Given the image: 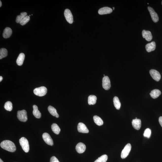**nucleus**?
I'll return each mask as SVG.
<instances>
[{
  "instance_id": "obj_13",
  "label": "nucleus",
  "mask_w": 162,
  "mask_h": 162,
  "mask_svg": "<svg viewBox=\"0 0 162 162\" xmlns=\"http://www.w3.org/2000/svg\"><path fill=\"white\" fill-rule=\"evenodd\" d=\"M86 145L82 143H78L76 147V150L79 153H82L85 151Z\"/></svg>"
},
{
  "instance_id": "obj_32",
  "label": "nucleus",
  "mask_w": 162,
  "mask_h": 162,
  "mask_svg": "<svg viewBox=\"0 0 162 162\" xmlns=\"http://www.w3.org/2000/svg\"><path fill=\"white\" fill-rule=\"evenodd\" d=\"M50 162H60L58 160L55 156H53L51 158Z\"/></svg>"
},
{
  "instance_id": "obj_33",
  "label": "nucleus",
  "mask_w": 162,
  "mask_h": 162,
  "mask_svg": "<svg viewBox=\"0 0 162 162\" xmlns=\"http://www.w3.org/2000/svg\"><path fill=\"white\" fill-rule=\"evenodd\" d=\"M159 122L160 125L162 127V117H160L159 118Z\"/></svg>"
},
{
  "instance_id": "obj_15",
  "label": "nucleus",
  "mask_w": 162,
  "mask_h": 162,
  "mask_svg": "<svg viewBox=\"0 0 162 162\" xmlns=\"http://www.w3.org/2000/svg\"><path fill=\"white\" fill-rule=\"evenodd\" d=\"M112 9L111 8L106 7L100 9L98 11V13L99 14L103 15L110 14L112 12Z\"/></svg>"
},
{
  "instance_id": "obj_5",
  "label": "nucleus",
  "mask_w": 162,
  "mask_h": 162,
  "mask_svg": "<svg viewBox=\"0 0 162 162\" xmlns=\"http://www.w3.org/2000/svg\"><path fill=\"white\" fill-rule=\"evenodd\" d=\"M131 148V145L130 143H129L126 145L121 153V158L124 159L127 157L130 153Z\"/></svg>"
},
{
  "instance_id": "obj_38",
  "label": "nucleus",
  "mask_w": 162,
  "mask_h": 162,
  "mask_svg": "<svg viewBox=\"0 0 162 162\" xmlns=\"http://www.w3.org/2000/svg\"><path fill=\"white\" fill-rule=\"evenodd\" d=\"M161 4L162 5V2H161Z\"/></svg>"
},
{
  "instance_id": "obj_26",
  "label": "nucleus",
  "mask_w": 162,
  "mask_h": 162,
  "mask_svg": "<svg viewBox=\"0 0 162 162\" xmlns=\"http://www.w3.org/2000/svg\"><path fill=\"white\" fill-rule=\"evenodd\" d=\"M27 12H23L21 13L20 15H18L16 17V22L17 23H20L24 18L27 16Z\"/></svg>"
},
{
  "instance_id": "obj_22",
  "label": "nucleus",
  "mask_w": 162,
  "mask_h": 162,
  "mask_svg": "<svg viewBox=\"0 0 162 162\" xmlns=\"http://www.w3.org/2000/svg\"><path fill=\"white\" fill-rule=\"evenodd\" d=\"M96 96L93 95L89 96L88 98V103L89 105H94L96 104L97 100Z\"/></svg>"
},
{
  "instance_id": "obj_29",
  "label": "nucleus",
  "mask_w": 162,
  "mask_h": 162,
  "mask_svg": "<svg viewBox=\"0 0 162 162\" xmlns=\"http://www.w3.org/2000/svg\"><path fill=\"white\" fill-rule=\"evenodd\" d=\"M107 155H104L98 158L94 162H106L107 160Z\"/></svg>"
},
{
  "instance_id": "obj_31",
  "label": "nucleus",
  "mask_w": 162,
  "mask_h": 162,
  "mask_svg": "<svg viewBox=\"0 0 162 162\" xmlns=\"http://www.w3.org/2000/svg\"><path fill=\"white\" fill-rule=\"evenodd\" d=\"M151 130L150 129H147L146 130L143 134L144 137H147L148 138H150L151 136Z\"/></svg>"
},
{
  "instance_id": "obj_20",
  "label": "nucleus",
  "mask_w": 162,
  "mask_h": 162,
  "mask_svg": "<svg viewBox=\"0 0 162 162\" xmlns=\"http://www.w3.org/2000/svg\"><path fill=\"white\" fill-rule=\"evenodd\" d=\"M161 94V92L158 89H154L150 93V96L154 99L157 98Z\"/></svg>"
},
{
  "instance_id": "obj_24",
  "label": "nucleus",
  "mask_w": 162,
  "mask_h": 162,
  "mask_svg": "<svg viewBox=\"0 0 162 162\" xmlns=\"http://www.w3.org/2000/svg\"><path fill=\"white\" fill-rule=\"evenodd\" d=\"M51 129L54 133L58 135L60 132V129L57 124L53 123L51 125Z\"/></svg>"
},
{
  "instance_id": "obj_21",
  "label": "nucleus",
  "mask_w": 162,
  "mask_h": 162,
  "mask_svg": "<svg viewBox=\"0 0 162 162\" xmlns=\"http://www.w3.org/2000/svg\"><path fill=\"white\" fill-rule=\"evenodd\" d=\"M48 110L49 112L51 115L53 116H55L56 118L59 117V115L56 109L51 106H49L48 107Z\"/></svg>"
},
{
  "instance_id": "obj_30",
  "label": "nucleus",
  "mask_w": 162,
  "mask_h": 162,
  "mask_svg": "<svg viewBox=\"0 0 162 162\" xmlns=\"http://www.w3.org/2000/svg\"><path fill=\"white\" fill-rule=\"evenodd\" d=\"M30 18L29 16H26L25 17H24L23 19L22 20L20 24L21 25L24 26L25 24L28 22L30 20Z\"/></svg>"
},
{
  "instance_id": "obj_4",
  "label": "nucleus",
  "mask_w": 162,
  "mask_h": 162,
  "mask_svg": "<svg viewBox=\"0 0 162 162\" xmlns=\"http://www.w3.org/2000/svg\"><path fill=\"white\" fill-rule=\"evenodd\" d=\"M17 117L21 121L26 122L27 120V112L25 110L19 111L17 113Z\"/></svg>"
},
{
  "instance_id": "obj_36",
  "label": "nucleus",
  "mask_w": 162,
  "mask_h": 162,
  "mask_svg": "<svg viewBox=\"0 0 162 162\" xmlns=\"http://www.w3.org/2000/svg\"><path fill=\"white\" fill-rule=\"evenodd\" d=\"M0 162H4L2 161V160L1 159H0Z\"/></svg>"
},
{
  "instance_id": "obj_19",
  "label": "nucleus",
  "mask_w": 162,
  "mask_h": 162,
  "mask_svg": "<svg viewBox=\"0 0 162 162\" xmlns=\"http://www.w3.org/2000/svg\"><path fill=\"white\" fill-rule=\"evenodd\" d=\"M33 114L36 118L40 119L41 117V114L40 111L38 110L37 106L34 105L33 106Z\"/></svg>"
},
{
  "instance_id": "obj_18",
  "label": "nucleus",
  "mask_w": 162,
  "mask_h": 162,
  "mask_svg": "<svg viewBox=\"0 0 162 162\" xmlns=\"http://www.w3.org/2000/svg\"><path fill=\"white\" fill-rule=\"evenodd\" d=\"M25 55L24 53H21L18 57L16 63L19 66H21L23 63L24 59H25Z\"/></svg>"
},
{
  "instance_id": "obj_6",
  "label": "nucleus",
  "mask_w": 162,
  "mask_h": 162,
  "mask_svg": "<svg viewBox=\"0 0 162 162\" xmlns=\"http://www.w3.org/2000/svg\"><path fill=\"white\" fill-rule=\"evenodd\" d=\"M102 85L103 88L106 90L110 89L111 87V82L109 78L107 76H104L103 78Z\"/></svg>"
},
{
  "instance_id": "obj_23",
  "label": "nucleus",
  "mask_w": 162,
  "mask_h": 162,
  "mask_svg": "<svg viewBox=\"0 0 162 162\" xmlns=\"http://www.w3.org/2000/svg\"><path fill=\"white\" fill-rule=\"evenodd\" d=\"M113 102L114 107L117 110L120 109L121 107V103L118 97L117 96L114 97L113 99Z\"/></svg>"
},
{
  "instance_id": "obj_34",
  "label": "nucleus",
  "mask_w": 162,
  "mask_h": 162,
  "mask_svg": "<svg viewBox=\"0 0 162 162\" xmlns=\"http://www.w3.org/2000/svg\"><path fill=\"white\" fill-rule=\"evenodd\" d=\"M3 79V78L2 76H1L0 77V82H1L2 81Z\"/></svg>"
},
{
  "instance_id": "obj_9",
  "label": "nucleus",
  "mask_w": 162,
  "mask_h": 162,
  "mask_svg": "<svg viewBox=\"0 0 162 162\" xmlns=\"http://www.w3.org/2000/svg\"><path fill=\"white\" fill-rule=\"evenodd\" d=\"M150 73L154 80L157 81H159L161 79V76L159 72L155 69H151L150 70Z\"/></svg>"
},
{
  "instance_id": "obj_14",
  "label": "nucleus",
  "mask_w": 162,
  "mask_h": 162,
  "mask_svg": "<svg viewBox=\"0 0 162 162\" xmlns=\"http://www.w3.org/2000/svg\"><path fill=\"white\" fill-rule=\"evenodd\" d=\"M141 121L139 119H133L132 121V125L134 128L137 130H139L141 127Z\"/></svg>"
},
{
  "instance_id": "obj_2",
  "label": "nucleus",
  "mask_w": 162,
  "mask_h": 162,
  "mask_svg": "<svg viewBox=\"0 0 162 162\" xmlns=\"http://www.w3.org/2000/svg\"><path fill=\"white\" fill-rule=\"evenodd\" d=\"M20 144L23 150L26 153H28L29 147L28 140L25 137H22L19 140Z\"/></svg>"
},
{
  "instance_id": "obj_16",
  "label": "nucleus",
  "mask_w": 162,
  "mask_h": 162,
  "mask_svg": "<svg viewBox=\"0 0 162 162\" xmlns=\"http://www.w3.org/2000/svg\"><path fill=\"white\" fill-rule=\"evenodd\" d=\"M145 47L147 51L150 52L155 50L156 48V44L154 42H152L151 43L147 44Z\"/></svg>"
},
{
  "instance_id": "obj_11",
  "label": "nucleus",
  "mask_w": 162,
  "mask_h": 162,
  "mask_svg": "<svg viewBox=\"0 0 162 162\" xmlns=\"http://www.w3.org/2000/svg\"><path fill=\"white\" fill-rule=\"evenodd\" d=\"M78 130L80 133H89V131L85 125L83 123L80 122L78 125Z\"/></svg>"
},
{
  "instance_id": "obj_1",
  "label": "nucleus",
  "mask_w": 162,
  "mask_h": 162,
  "mask_svg": "<svg viewBox=\"0 0 162 162\" xmlns=\"http://www.w3.org/2000/svg\"><path fill=\"white\" fill-rule=\"evenodd\" d=\"M1 146L2 148L11 152H14L16 150V147L14 144L11 141L5 140L1 142Z\"/></svg>"
},
{
  "instance_id": "obj_17",
  "label": "nucleus",
  "mask_w": 162,
  "mask_h": 162,
  "mask_svg": "<svg viewBox=\"0 0 162 162\" xmlns=\"http://www.w3.org/2000/svg\"><path fill=\"white\" fill-rule=\"evenodd\" d=\"M12 33V29L9 27H6L4 29L3 33V37L4 38L7 39L10 37Z\"/></svg>"
},
{
  "instance_id": "obj_27",
  "label": "nucleus",
  "mask_w": 162,
  "mask_h": 162,
  "mask_svg": "<svg viewBox=\"0 0 162 162\" xmlns=\"http://www.w3.org/2000/svg\"><path fill=\"white\" fill-rule=\"evenodd\" d=\"M8 55L7 50L5 48H2L0 50V59L5 58Z\"/></svg>"
},
{
  "instance_id": "obj_8",
  "label": "nucleus",
  "mask_w": 162,
  "mask_h": 162,
  "mask_svg": "<svg viewBox=\"0 0 162 162\" xmlns=\"http://www.w3.org/2000/svg\"><path fill=\"white\" fill-rule=\"evenodd\" d=\"M148 9L151 15L152 20L155 23L158 22L159 21V17L157 14L154 10L150 6L148 7Z\"/></svg>"
},
{
  "instance_id": "obj_25",
  "label": "nucleus",
  "mask_w": 162,
  "mask_h": 162,
  "mask_svg": "<svg viewBox=\"0 0 162 162\" xmlns=\"http://www.w3.org/2000/svg\"><path fill=\"white\" fill-rule=\"evenodd\" d=\"M94 122L96 125H102L103 124V122L102 119L99 116H95L94 117Z\"/></svg>"
},
{
  "instance_id": "obj_3",
  "label": "nucleus",
  "mask_w": 162,
  "mask_h": 162,
  "mask_svg": "<svg viewBox=\"0 0 162 162\" xmlns=\"http://www.w3.org/2000/svg\"><path fill=\"white\" fill-rule=\"evenodd\" d=\"M47 92V88L45 86L36 88L33 91L34 94L37 96H43L46 94Z\"/></svg>"
},
{
  "instance_id": "obj_37",
  "label": "nucleus",
  "mask_w": 162,
  "mask_h": 162,
  "mask_svg": "<svg viewBox=\"0 0 162 162\" xmlns=\"http://www.w3.org/2000/svg\"><path fill=\"white\" fill-rule=\"evenodd\" d=\"M113 10H114V9H115V8L114 7H113Z\"/></svg>"
},
{
  "instance_id": "obj_12",
  "label": "nucleus",
  "mask_w": 162,
  "mask_h": 162,
  "mask_svg": "<svg viewBox=\"0 0 162 162\" xmlns=\"http://www.w3.org/2000/svg\"><path fill=\"white\" fill-rule=\"evenodd\" d=\"M142 35L143 38L149 42L151 41L153 38L151 32L149 31L143 30L142 32Z\"/></svg>"
},
{
  "instance_id": "obj_7",
  "label": "nucleus",
  "mask_w": 162,
  "mask_h": 162,
  "mask_svg": "<svg viewBox=\"0 0 162 162\" xmlns=\"http://www.w3.org/2000/svg\"><path fill=\"white\" fill-rule=\"evenodd\" d=\"M64 14L65 19L69 23L72 24L73 22V18L71 11L70 10L66 9L65 10Z\"/></svg>"
},
{
  "instance_id": "obj_28",
  "label": "nucleus",
  "mask_w": 162,
  "mask_h": 162,
  "mask_svg": "<svg viewBox=\"0 0 162 162\" xmlns=\"http://www.w3.org/2000/svg\"><path fill=\"white\" fill-rule=\"evenodd\" d=\"M4 107L6 110L11 112L13 109L12 104L10 101H8L5 103Z\"/></svg>"
},
{
  "instance_id": "obj_10",
  "label": "nucleus",
  "mask_w": 162,
  "mask_h": 162,
  "mask_svg": "<svg viewBox=\"0 0 162 162\" xmlns=\"http://www.w3.org/2000/svg\"><path fill=\"white\" fill-rule=\"evenodd\" d=\"M43 139L46 143L47 145L52 146L53 145V140L51 137L50 135L47 133H44L42 135Z\"/></svg>"
},
{
  "instance_id": "obj_35",
  "label": "nucleus",
  "mask_w": 162,
  "mask_h": 162,
  "mask_svg": "<svg viewBox=\"0 0 162 162\" xmlns=\"http://www.w3.org/2000/svg\"><path fill=\"white\" fill-rule=\"evenodd\" d=\"M2 5V3L1 1H0V7H1Z\"/></svg>"
}]
</instances>
